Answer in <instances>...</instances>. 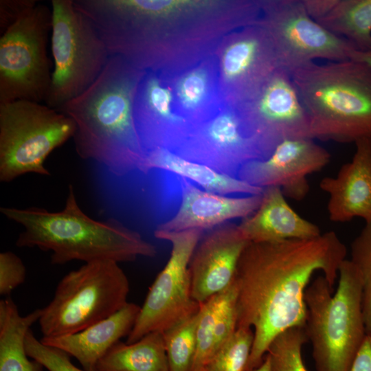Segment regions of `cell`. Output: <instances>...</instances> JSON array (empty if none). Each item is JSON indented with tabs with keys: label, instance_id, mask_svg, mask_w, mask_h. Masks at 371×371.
I'll return each instance as SVG.
<instances>
[{
	"label": "cell",
	"instance_id": "8fae6325",
	"mask_svg": "<svg viewBox=\"0 0 371 371\" xmlns=\"http://www.w3.org/2000/svg\"><path fill=\"white\" fill-rule=\"evenodd\" d=\"M267 31L280 67L289 73L316 59H350L354 46L330 32L306 12L302 0H280L266 4Z\"/></svg>",
	"mask_w": 371,
	"mask_h": 371
},
{
	"label": "cell",
	"instance_id": "484cf974",
	"mask_svg": "<svg viewBox=\"0 0 371 371\" xmlns=\"http://www.w3.org/2000/svg\"><path fill=\"white\" fill-rule=\"evenodd\" d=\"M350 261L359 271L367 335H371V221L366 223L350 245Z\"/></svg>",
	"mask_w": 371,
	"mask_h": 371
},
{
	"label": "cell",
	"instance_id": "d4e9b609",
	"mask_svg": "<svg viewBox=\"0 0 371 371\" xmlns=\"http://www.w3.org/2000/svg\"><path fill=\"white\" fill-rule=\"evenodd\" d=\"M308 341L304 327L290 328L276 336L267 354L273 371H308L302 356L303 345Z\"/></svg>",
	"mask_w": 371,
	"mask_h": 371
},
{
	"label": "cell",
	"instance_id": "7c38bea8",
	"mask_svg": "<svg viewBox=\"0 0 371 371\" xmlns=\"http://www.w3.org/2000/svg\"><path fill=\"white\" fill-rule=\"evenodd\" d=\"M330 153L310 137L282 139L267 158L243 166L237 177L259 188L276 187L301 201L309 191L307 177L325 167Z\"/></svg>",
	"mask_w": 371,
	"mask_h": 371
},
{
	"label": "cell",
	"instance_id": "277c9868",
	"mask_svg": "<svg viewBox=\"0 0 371 371\" xmlns=\"http://www.w3.org/2000/svg\"><path fill=\"white\" fill-rule=\"evenodd\" d=\"M309 120V137L355 143L371 138V66L352 59L312 62L290 72Z\"/></svg>",
	"mask_w": 371,
	"mask_h": 371
},
{
	"label": "cell",
	"instance_id": "f546056e",
	"mask_svg": "<svg viewBox=\"0 0 371 371\" xmlns=\"http://www.w3.org/2000/svg\"><path fill=\"white\" fill-rule=\"evenodd\" d=\"M130 8L157 19L210 5L207 1L192 0H124Z\"/></svg>",
	"mask_w": 371,
	"mask_h": 371
},
{
	"label": "cell",
	"instance_id": "3957f363",
	"mask_svg": "<svg viewBox=\"0 0 371 371\" xmlns=\"http://www.w3.org/2000/svg\"><path fill=\"white\" fill-rule=\"evenodd\" d=\"M8 219L23 227L16 245L52 251L51 262L72 260L133 261L139 256H156V247L118 220L104 221L88 216L78 205L74 188L69 186L65 208L56 212L43 208L1 207Z\"/></svg>",
	"mask_w": 371,
	"mask_h": 371
},
{
	"label": "cell",
	"instance_id": "ac0fdd59",
	"mask_svg": "<svg viewBox=\"0 0 371 371\" xmlns=\"http://www.w3.org/2000/svg\"><path fill=\"white\" fill-rule=\"evenodd\" d=\"M140 306L128 304L111 316L81 330L41 341L74 357L88 371H95L99 361L118 341L128 336L138 316Z\"/></svg>",
	"mask_w": 371,
	"mask_h": 371
},
{
	"label": "cell",
	"instance_id": "4fadbf2b",
	"mask_svg": "<svg viewBox=\"0 0 371 371\" xmlns=\"http://www.w3.org/2000/svg\"><path fill=\"white\" fill-rule=\"evenodd\" d=\"M248 243L238 225L229 223L213 229L199 243L189 267L194 301L201 304L232 284Z\"/></svg>",
	"mask_w": 371,
	"mask_h": 371
},
{
	"label": "cell",
	"instance_id": "e0dca14e",
	"mask_svg": "<svg viewBox=\"0 0 371 371\" xmlns=\"http://www.w3.org/2000/svg\"><path fill=\"white\" fill-rule=\"evenodd\" d=\"M237 225L248 243L309 239L322 234L319 227L290 206L281 189L276 187L263 188L259 207Z\"/></svg>",
	"mask_w": 371,
	"mask_h": 371
},
{
	"label": "cell",
	"instance_id": "7402d4cb",
	"mask_svg": "<svg viewBox=\"0 0 371 371\" xmlns=\"http://www.w3.org/2000/svg\"><path fill=\"white\" fill-rule=\"evenodd\" d=\"M315 21L347 40L356 50H371V0H336L330 10Z\"/></svg>",
	"mask_w": 371,
	"mask_h": 371
},
{
	"label": "cell",
	"instance_id": "f1b7e54d",
	"mask_svg": "<svg viewBox=\"0 0 371 371\" xmlns=\"http://www.w3.org/2000/svg\"><path fill=\"white\" fill-rule=\"evenodd\" d=\"M27 355L48 371H88L74 366L65 352L43 344L30 330L25 337Z\"/></svg>",
	"mask_w": 371,
	"mask_h": 371
},
{
	"label": "cell",
	"instance_id": "8992f818",
	"mask_svg": "<svg viewBox=\"0 0 371 371\" xmlns=\"http://www.w3.org/2000/svg\"><path fill=\"white\" fill-rule=\"evenodd\" d=\"M128 280L118 263L97 260L66 274L38 320L43 337L78 333L111 316L127 304Z\"/></svg>",
	"mask_w": 371,
	"mask_h": 371
},
{
	"label": "cell",
	"instance_id": "9a60e30c",
	"mask_svg": "<svg viewBox=\"0 0 371 371\" xmlns=\"http://www.w3.org/2000/svg\"><path fill=\"white\" fill-rule=\"evenodd\" d=\"M258 91L250 117L257 124L280 141L310 137L308 117L288 71L276 69Z\"/></svg>",
	"mask_w": 371,
	"mask_h": 371
},
{
	"label": "cell",
	"instance_id": "30bf717a",
	"mask_svg": "<svg viewBox=\"0 0 371 371\" xmlns=\"http://www.w3.org/2000/svg\"><path fill=\"white\" fill-rule=\"evenodd\" d=\"M202 232L199 229H155L156 238L171 243L170 256L151 285L126 344L152 332L162 333L199 311L200 304L192 297L189 267Z\"/></svg>",
	"mask_w": 371,
	"mask_h": 371
},
{
	"label": "cell",
	"instance_id": "9c48e42d",
	"mask_svg": "<svg viewBox=\"0 0 371 371\" xmlns=\"http://www.w3.org/2000/svg\"><path fill=\"white\" fill-rule=\"evenodd\" d=\"M52 14L38 3L0 38V103L45 102L52 72L47 45Z\"/></svg>",
	"mask_w": 371,
	"mask_h": 371
},
{
	"label": "cell",
	"instance_id": "74e56055",
	"mask_svg": "<svg viewBox=\"0 0 371 371\" xmlns=\"http://www.w3.org/2000/svg\"><path fill=\"white\" fill-rule=\"evenodd\" d=\"M37 363V362H36ZM43 366L39 364L38 363H37V366H36V371H43Z\"/></svg>",
	"mask_w": 371,
	"mask_h": 371
},
{
	"label": "cell",
	"instance_id": "4dcf8cb0",
	"mask_svg": "<svg viewBox=\"0 0 371 371\" xmlns=\"http://www.w3.org/2000/svg\"><path fill=\"white\" fill-rule=\"evenodd\" d=\"M26 277V269L19 256L12 251L0 254V294L9 295L23 284Z\"/></svg>",
	"mask_w": 371,
	"mask_h": 371
},
{
	"label": "cell",
	"instance_id": "d6986e66",
	"mask_svg": "<svg viewBox=\"0 0 371 371\" xmlns=\"http://www.w3.org/2000/svg\"><path fill=\"white\" fill-rule=\"evenodd\" d=\"M165 170L191 181L202 189L223 195H258L263 188L253 186L237 177L219 172L214 169L185 159L165 148L146 152L144 173L151 170Z\"/></svg>",
	"mask_w": 371,
	"mask_h": 371
},
{
	"label": "cell",
	"instance_id": "836d02e7",
	"mask_svg": "<svg viewBox=\"0 0 371 371\" xmlns=\"http://www.w3.org/2000/svg\"><path fill=\"white\" fill-rule=\"evenodd\" d=\"M350 371H371V335L366 334Z\"/></svg>",
	"mask_w": 371,
	"mask_h": 371
},
{
	"label": "cell",
	"instance_id": "603a6c76",
	"mask_svg": "<svg viewBox=\"0 0 371 371\" xmlns=\"http://www.w3.org/2000/svg\"><path fill=\"white\" fill-rule=\"evenodd\" d=\"M198 315L199 311L162 332L170 371H192Z\"/></svg>",
	"mask_w": 371,
	"mask_h": 371
},
{
	"label": "cell",
	"instance_id": "cb8c5ba5",
	"mask_svg": "<svg viewBox=\"0 0 371 371\" xmlns=\"http://www.w3.org/2000/svg\"><path fill=\"white\" fill-rule=\"evenodd\" d=\"M254 339L253 329L237 328L203 369L205 371H246Z\"/></svg>",
	"mask_w": 371,
	"mask_h": 371
},
{
	"label": "cell",
	"instance_id": "44dd1931",
	"mask_svg": "<svg viewBox=\"0 0 371 371\" xmlns=\"http://www.w3.org/2000/svg\"><path fill=\"white\" fill-rule=\"evenodd\" d=\"M95 371H170L162 333H150L131 344L118 341Z\"/></svg>",
	"mask_w": 371,
	"mask_h": 371
},
{
	"label": "cell",
	"instance_id": "e575fe53",
	"mask_svg": "<svg viewBox=\"0 0 371 371\" xmlns=\"http://www.w3.org/2000/svg\"><path fill=\"white\" fill-rule=\"evenodd\" d=\"M308 14L315 21L323 18L336 0H302Z\"/></svg>",
	"mask_w": 371,
	"mask_h": 371
},
{
	"label": "cell",
	"instance_id": "4316f807",
	"mask_svg": "<svg viewBox=\"0 0 371 371\" xmlns=\"http://www.w3.org/2000/svg\"><path fill=\"white\" fill-rule=\"evenodd\" d=\"M218 294L200 304L196 328V352L193 370L203 369L214 353V325Z\"/></svg>",
	"mask_w": 371,
	"mask_h": 371
},
{
	"label": "cell",
	"instance_id": "5b68a950",
	"mask_svg": "<svg viewBox=\"0 0 371 371\" xmlns=\"http://www.w3.org/2000/svg\"><path fill=\"white\" fill-rule=\"evenodd\" d=\"M338 278L333 295L323 276L305 293L304 329L317 371H350L366 335L361 278L350 259L341 264Z\"/></svg>",
	"mask_w": 371,
	"mask_h": 371
},
{
	"label": "cell",
	"instance_id": "d590c367",
	"mask_svg": "<svg viewBox=\"0 0 371 371\" xmlns=\"http://www.w3.org/2000/svg\"><path fill=\"white\" fill-rule=\"evenodd\" d=\"M350 59L363 62L371 66V50L366 52L354 50L350 56Z\"/></svg>",
	"mask_w": 371,
	"mask_h": 371
},
{
	"label": "cell",
	"instance_id": "83f0119b",
	"mask_svg": "<svg viewBox=\"0 0 371 371\" xmlns=\"http://www.w3.org/2000/svg\"><path fill=\"white\" fill-rule=\"evenodd\" d=\"M172 95L155 77H149L144 82L142 93L141 128L153 120L174 122L180 119L172 114L170 108Z\"/></svg>",
	"mask_w": 371,
	"mask_h": 371
},
{
	"label": "cell",
	"instance_id": "6da1fadb",
	"mask_svg": "<svg viewBox=\"0 0 371 371\" xmlns=\"http://www.w3.org/2000/svg\"><path fill=\"white\" fill-rule=\"evenodd\" d=\"M347 249L334 232L309 239L249 243L239 260L237 328L253 329L246 371L263 361L273 339L293 327H304L305 293L321 271L333 289Z\"/></svg>",
	"mask_w": 371,
	"mask_h": 371
},
{
	"label": "cell",
	"instance_id": "1f68e13d",
	"mask_svg": "<svg viewBox=\"0 0 371 371\" xmlns=\"http://www.w3.org/2000/svg\"><path fill=\"white\" fill-rule=\"evenodd\" d=\"M207 89L206 74L196 70L187 74L179 82L178 94L181 103L188 109H194L204 99Z\"/></svg>",
	"mask_w": 371,
	"mask_h": 371
},
{
	"label": "cell",
	"instance_id": "ba28073f",
	"mask_svg": "<svg viewBox=\"0 0 371 371\" xmlns=\"http://www.w3.org/2000/svg\"><path fill=\"white\" fill-rule=\"evenodd\" d=\"M75 131L71 118L46 104L0 103V181L10 182L27 173L50 175L46 159Z\"/></svg>",
	"mask_w": 371,
	"mask_h": 371
},
{
	"label": "cell",
	"instance_id": "2e32d148",
	"mask_svg": "<svg viewBox=\"0 0 371 371\" xmlns=\"http://www.w3.org/2000/svg\"><path fill=\"white\" fill-rule=\"evenodd\" d=\"M355 144L352 160L341 167L336 177H324L319 183L329 196L327 210L333 222L355 218L371 221V138Z\"/></svg>",
	"mask_w": 371,
	"mask_h": 371
},
{
	"label": "cell",
	"instance_id": "52a82bcc",
	"mask_svg": "<svg viewBox=\"0 0 371 371\" xmlns=\"http://www.w3.org/2000/svg\"><path fill=\"white\" fill-rule=\"evenodd\" d=\"M54 71L45 103L57 111L85 92L104 70L110 52L74 0L52 1Z\"/></svg>",
	"mask_w": 371,
	"mask_h": 371
},
{
	"label": "cell",
	"instance_id": "d6a6232c",
	"mask_svg": "<svg viewBox=\"0 0 371 371\" xmlns=\"http://www.w3.org/2000/svg\"><path fill=\"white\" fill-rule=\"evenodd\" d=\"M35 0H1L0 30L4 32L26 12L37 4Z\"/></svg>",
	"mask_w": 371,
	"mask_h": 371
},
{
	"label": "cell",
	"instance_id": "f35d334b",
	"mask_svg": "<svg viewBox=\"0 0 371 371\" xmlns=\"http://www.w3.org/2000/svg\"><path fill=\"white\" fill-rule=\"evenodd\" d=\"M192 371H205L203 369H200V370H192Z\"/></svg>",
	"mask_w": 371,
	"mask_h": 371
},
{
	"label": "cell",
	"instance_id": "8d00e7d4",
	"mask_svg": "<svg viewBox=\"0 0 371 371\" xmlns=\"http://www.w3.org/2000/svg\"><path fill=\"white\" fill-rule=\"evenodd\" d=\"M250 371H273L269 355L266 354L262 363L256 368Z\"/></svg>",
	"mask_w": 371,
	"mask_h": 371
},
{
	"label": "cell",
	"instance_id": "ffe728a7",
	"mask_svg": "<svg viewBox=\"0 0 371 371\" xmlns=\"http://www.w3.org/2000/svg\"><path fill=\"white\" fill-rule=\"evenodd\" d=\"M41 314V308H37L22 316L11 298L0 301V371L36 370L37 363L28 359L25 341Z\"/></svg>",
	"mask_w": 371,
	"mask_h": 371
},
{
	"label": "cell",
	"instance_id": "7a4b0ae2",
	"mask_svg": "<svg viewBox=\"0 0 371 371\" xmlns=\"http://www.w3.org/2000/svg\"><path fill=\"white\" fill-rule=\"evenodd\" d=\"M135 74L120 56L111 55L93 84L58 110L76 124L73 139L79 157L116 176L143 172L144 165L133 109Z\"/></svg>",
	"mask_w": 371,
	"mask_h": 371
},
{
	"label": "cell",
	"instance_id": "5bb4252c",
	"mask_svg": "<svg viewBox=\"0 0 371 371\" xmlns=\"http://www.w3.org/2000/svg\"><path fill=\"white\" fill-rule=\"evenodd\" d=\"M181 203L175 214L156 230L181 232L214 229L229 221L247 218L259 207L262 194L232 196L206 191L179 177Z\"/></svg>",
	"mask_w": 371,
	"mask_h": 371
}]
</instances>
